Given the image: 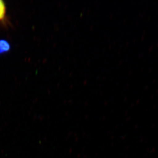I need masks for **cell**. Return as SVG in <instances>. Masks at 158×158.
Segmentation results:
<instances>
[{"label": "cell", "instance_id": "cell-1", "mask_svg": "<svg viewBox=\"0 0 158 158\" xmlns=\"http://www.w3.org/2000/svg\"><path fill=\"white\" fill-rule=\"evenodd\" d=\"M10 49V46L7 40H0V54L7 52Z\"/></svg>", "mask_w": 158, "mask_h": 158}, {"label": "cell", "instance_id": "cell-2", "mask_svg": "<svg viewBox=\"0 0 158 158\" xmlns=\"http://www.w3.org/2000/svg\"><path fill=\"white\" fill-rule=\"evenodd\" d=\"M6 13V7L4 2L0 0V20L4 18Z\"/></svg>", "mask_w": 158, "mask_h": 158}]
</instances>
